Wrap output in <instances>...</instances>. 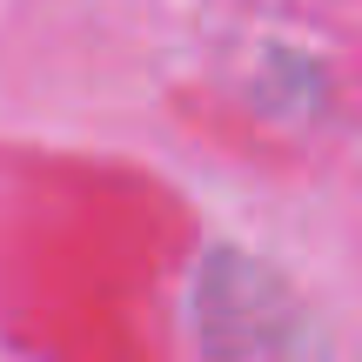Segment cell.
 <instances>
[{
	"instance_id": "6da1fadb",
	"label": "cell",
	"mask_w": 362,
	"mask_h": 362,
	"mask_svg": "<svg viewBox=\"0 0 362 362\" xmlns=\"http://www.w3.org/2000/svg\"><path fill=\"white\" fill-rule=\"evenodd\" d=\"M188 315L208 362H329V329L315 322V309L248 248L202 255Z\"/></svg>"
}]
</instances>
